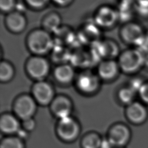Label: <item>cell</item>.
Segmentation results:
<instances>
[{"label":"cell","instance_id":"obj_1","mask_svg":"<svg viewBox=\"0 0 148 148\" xmlns=\"http://www.w3.org/2000/svg\"><path fill=\"white\" fill-rule=\"evenodd\" d=\"M26 44L28 50L34 55L43 56L53 50L55 42L51 34L43 28H38L28 34Z\"/></svg>","mask_w":148,"mask_h":148},{"label":"cell","instance_id":"obj_2","mask_svg":"<svg viewBox=\"0 0 148 148\" xmlns=\"http://www.w3.org/2000/svg\"><path fill=\"white\" fill-rule=\"evenodd\" d=\"M144 54L136 47L120 53L117 62L120 71L127 75H136L143 69Z\"/></svg>","mask_w":148,"mask_h":148},{"label":"cell","instance_id":"obj_3","mask_svg":"<svg viewBox=\"0 0 148 148\" xmlns=\"http://www.w3.org/2000/svg\"><path fill=\"white\" fill-rule=\"evenodd\" d=\"M25 68L27 75L37 82L45 80L48 76L50 66L43 56L33 55L27 60Z\"/></svg>","mask_w":148,"mask_h":148},{"label":"cell","instance_id":"obj_4","mask_svg":"<svg viewBox=\"0 0 148 148\" xmlns=\"http://www.w3.org/2000/svg\"><path fill=\"white\" fill-rule=\"evenodd\" d=\"M146 29L139 23L133 21L126 22L120 30V36L123 41L136 46L144 38Z\"/></svg>","mask_w":148,"mask_h":148},{"label":"cell","instance_id":"obj_5","mask_svg":"<svg viewBox=\"0 0 148 148\" xmlns=\"http://www.w3.org/2000/svg\"><path fill=\"white\" fill-rule=\"evenodd\" d=\"M13 110L17 116L22 120L32 118L36 110V102L32 96L21 95L14 101Z\"/></svg>","mask_w":148,"mask_h":148},{"label":"cell","instance_id":"obj_6","mask_svg":"<svg viewBox=\"0 0 148 148\" xmlns=\"http://www.w3.org/2000/svg\"><path fill=\"white\" fill-rule=\"evenodd\" d=\"M32 94L35 101L42 105L50 104L54 98L53 87L45 80L37 81L34 84Z\"/></svg>","mask_w":148,"mask_h":148},{"label":"cell","instance_id":"obj_7","mask_svg":"<svg viewBox=\"0 0 148 148\" xmlns=\"http://www.w3.org/2000/svg\"><path fill=\"white\" fill-rule=\"evenodd\" d=\"M57 132L59 137L65 141L75 140L80 132L77 122L71 116L60 119L57 127Z\"/></svg>","mask_w":148,"mask_h":148},{"label":"cell","instance_id":"obj_8","mask_svg":"<svg viewBox=\"0 0 148 148\" xmlns=\"http://www.w3.org/2000/svg\"><path fill=\"white\" fill-rule=\"evenodd\" d=\"M119 17L117 10L109 6H102L95 13L94 21L97 27L109 28L116 24Z\"/></svg>","mask_w":148,"mask_h":148},{"label":"cell","instance_id":"obj_9","mask_svg":"<svg viewBox=\"0 0 148 148\" xmlns=\"http://www.w3.org/2000/svg\"><path fill=\"white\" fill-rule=\"evenodd\" d=\"M100 78L90 71L81 73L76 78V85L78 90L84 94H93L99 87Z\"/></svg>","mask_w":148,"mask_h":148},{"label":"cell","instance_id":"obj_10","mask_svg":"<svg viewBox=\"0 0 148 148\" xmlns=\"http://www.w3.org/2000/svg\"><path fill=\"white\" fill-rule=\"evenodd\" d=\"M93 51L98 57L103 60H114L120 54L118 44L113 40L105 39L99 41L93 46Z\"/></svg>","mask_w":148,"mask_h":148},{"label":"cell","instance_id":"obj_11","mask_svg":"<svg viewBox=\"0 0 148 148\" xmlns=\"http://www.w3.org/2000/svg\"><path fill=\"white\" fill-rule=\"evenodd\" d=\"M131 138V131L128 127L123 124H117L111 127L108 139L113 147H120L126 145Z\"/></svg>","mask_w":148,"mask_h":148},{"label":"cell","instance_id":"obj_12","mask_svg":"<svg viewBox=\"0 0 148 148\" xmlns=\"http://www.w3.org/2000/svg\"><path fill=\"white\" fill-rule=\"evenodd\" d=\"M126 116L132 123L140 124L146 120L148 117V111L143 103L134 101L127 105Z\"/></svg>","mask_w":148,"mask_h":148},{"label":"cell","instance_id":"obj_13","mask_svg":"<svg viewBox=\"0 0 148 148\" xmlns=\"http://www.w3.org/2000/svg\"><path fill=\"white\" fill-rule=\"evenodd\" d=\"M120 69L117 61L114 60H103L97 68L98 76L103 80H112L117 77Z\"/></svg>","mask_w":148,"mask_h":148},{"label":"cell","instance_id":"obj_14","mask_svg":"<svg viewBox=\"0 0 148 148\" xmlns=\"http://www.w3.org/2000/svg\"><path fill=\"white\" fill-rule=\"evenodd\" d=\"M5 23L7 28L14 34H18L23 31L27 26V19L23 13L14 10L6 15Z\"/></svg>","mask_w":148,"mask_h":148},{"label":"cell","instance_id":"obj_15","mask_svg":"<svg viewBox=\"0 0 148 148\" xmlns=\"http://www.w3.org/2000/svg\"><path fill=\"white\" fill-rule=\"evenodd\" d=\"M72 102L65 95H58L50 103V109L54 115L60 119L70 116L72 110Z\"/></svg>","mask_w":148,"mask_h":148},{"label":"cell","instance_id":"obj_16","mask_svg":"<svg viewBox=\"0 0 148 148\" xmlns=\"http://www.w3.org/2000/svg\"><path fill=\"white\" fill-rule=\"evenodd\" d=\"M55 79L60 83L66 84L72 82L75 77V70L73 66L68 64H62L57 65L54 71Z\"/></svg>","mask_w":148,"mask_h":148},{"label":"cell","instance_id":"obj_17","mask_svg":"<svg viewBox=\"0 0 148 148\" xmlns=\"http://www.w3.org/2000/svg\"><path fill=\"white\" fill-rule=\"evenodd\" d=\"M0 128L4 134L12 135L17 134L21 127L16 117L10 114H4L1 117Z\"/></svg>","mask_w":148,"mask_h":148},{"label":"cell","instance_id":"obj_18","mask_svg":"<svg viewBox=\"0 0 148 148\" xmlns=\"http://www.w3.org/2000/svg\"><path fill=\"white\" fill-rule=\"evenodd\" d=\"M61 24L60 15L56 12H50L43 17L42 21V28L50 34L55 33L61 27Z\"/></svg>","mask_w":148,"mask_h":148},{"label":"cell","instance_id":"obj_19","mask_svg":"<svg viewBox=\"0 0 148 148\" xmlns=\"http://www.w3.org/2000/svg\"><path fill=\"white\" fill-rule=\"evenodd\" d=\"M99 31L98 29L94 26L87 25L81 31L80 37L83 39L84 42H91L93 45L99 42Z\"/></svg>","mask_w":148,"mask_h":148},{"label":"cell","instance_id":"obj_20","mask_svg":"<svg viewBox=\"0 0 148 148\" xmlns=\"http://www.w3.org/2000/svg\"><path fill=\"white\" fill-rule=\"evenodd\" d=\"M53 61L60 63V64H65L67 60H70L72 54L62 45H54L53 50Z\"/></svg>","mask_w":148,"mask_h":148},{"label":"cell","instance_id":"obj_21","mask_svg":"<svg viewBox=\"0 0 148 148\" xmlns=\"http://www.w3.org/2000/svg\"><path fill=\"white\" fill-rule=\"evenodd\" d=\"M55 39L57 41V45L64 46V44L72 42L74 39V34L68 27H61L55 33Z\"/></svg>","mask_w":148,"mask_h":148},{"label":"cell","instance_id":"obj_22","mask_svg":"<svg viewBox=\"0 0 148 148\" xmlns=\"http://www.w3.org/2000/svg\"><path fill=\"white\" fill-rule=\"evenodd\" d=\"M14 75V69L9 62L2 60L0 63V80L6 83L10 81Z\"/></svg>","mask_w":148,"mask_h":148},{"label":"cell","instance_id":"obj_23","mask_svg":"<svg viewBox=\"0 0 148 148\" xmlns=\"http://www.w3.org/2000/svg\"><path fill=\"white\" fill-rule=\"evenodd\" d=\"M102 140L97 134L90 133L83 138L82 146L83 148H100Z\"/></svg>","mask_w":148,"mask_h":148},{"label":"cell","instance_id":"obj_24","mask_svg":"<svg viewBox=\"0 0 148 148\" xmlns=\"http://www.w3.org/2000/svg\"><path fill=\"white\" fill-rule=\"evenodd\" d=\"M136 92L129 86L120 89L118 92V97L120 102L127 105L134 102Z\"/></svg>","mask_w":148,"mask_h":148},{"label":"cell","instance_id":"obj_25","mask_svg":"<svg viewBox=\"0 0 148 148\" xmlns=\"http://www.w3.org/2000/svg\"><path fill=\"white\" fill-rule=\"evenodd\" d=\"M1 148H24L23 140L17 136H9L3 139Z\"/></svg>","mask_w":148,"mask_h":148},{"label":"cell","instance_id":"obj_26","mask_svg":"<svg viewBox=\"0 0 148 148\" xmlns=\"http://www.w3.org/2000/svg\"><path fill=\"white\" fill-rule=\"evenodd\" d=\"M146 81V80L140 76H135L131 80L128 86L138 93Z\"/></svg>","mask_w":148,"mask_h":148},{"label":"cell","instance_id":"obj_27","mask_svg":"<svg viewBox=\"0 0 148 148\" xmlns=\"http://www.w3.org/2000/svg\"><path fill=\"white\" fill-rule=\"evenodd\" d=\"M16 0H0V9L4 13H10L16 7Z\"/></svg>","mask_w":148,"mask_h":148},{"label":"cell","instance_id":"obj_28","mask_svg":"<svg viewBox=\"0 0 148 148\" xmlns=\"http://www.w3.org/2000/svg\"><path fill=\"white\" fill-rule=\"evenodd\" d=\"M51 0H24L26 4L31 8L35 10L45 8Z\"/></svg>","mask_w":148,"mask_h":148},{"label":"cell","instance_id":"obj_29","mask_svg":"<svg viewBox=\"0 0 148 148\" xmlns=\"http://www.w3.org/2000/svg\"><path fill=\"white\" fill-rule=\"evenodd\" d=\"M138 94L142 103L148 105V80H146Z\"/></svg>","mask_w":148,"mask_h":148},{"label":"cell","instance_id":"obj_30","mask_svg":"<svg viewBox=\"0 0 148 148\" xmlns=\"http://www.w3.org/2000/svg\"><path fill=\"white\" fill-rule=\"evenodd\" d=\"M22 128L27 132L32 131L35 127V121L32 118L23 120Z\"/></svg>","mask_w":148,"mask_h":148},{"label":"cell","instance_id":"obj_31","mask_svg":"<svg viewBox=\"0 0 148 148\" xmlns=\"http://www.w3.org/2000/svg\"><path fill=\"white\" fill-rule=\"evenodd\" d=\"M52 2H53L56 5L62 6V7H65L69 5L73 1V0H51Z\"/></svg>","mask_w":148,"mask_h":148},{"label":"cell","instance_id":"obj_32","mask_svg":"<svg viewBox=\"0 0 148 148\" xmlns=\"http://www.w3.org/2000/svg\"><path fill=\"white\" fill-rule=\"evenodd\" d=\"M17 137L20 138L21 139H24L28 136V132L24 130L23 128H21L18 132H17Z\"/></svg>","mask_w":148,"mask_h":148},{"label":"cell","instance_id":"obj_33","mask_svg":"<svg viewBox=\"0 0 148 148\" xmlns=\"http://www.w3.org/2000/svg\"><path fill=\"white\" fill-rule=\"evenodd\" d=\"M100 148H113V146L111 144V143L109 142V140L107 139H103L102 140Z\"/></svg>","mask_w":148,"mask_h":148},{"label":"cell","instance_id":"obj_34","mask_svg":"<svg viewBox=\"0 0 148 148\" xmlns=\"http://www.w3.org/2000/svg\"><path fill=\"white\" fill-rule=\"evenodd\" d=\"M136 6L142 7H148V0H135Z\"/></svg>","mask_w":148,"mask_h":148},{"label":"cell","instance_id":"obj_35","mask_svg":"<svg viewBox=\"0 0 148 148\" xmlns=\"http://www.w3.org/2000/svg\"><path fill=\"white\" fill-rule=\"evenodd\" d=\"M143 69L148 71V53L144 54L143 60Z\"/></svg>","mask_w":148,"mask_h":148},{"label":"cell","instance_id":"obj_36","mask_svg":"<svg viewBox=\"0 0 148 148\" xmlns=\"http://www.w3.org/2000/svg\"><path fill=\"white\" fill-rule=\"evenodd\" d=\"M145 37H146V39H147V40L148 41V29L146 30V32H145Z\"/></svg>","mask_w":148,"mask_h":148},{"label":"cell","instance_id":"obj_37","mask_svg":"<svg viewBox=\"0 0 148 148\" xmlns=\"http://www.w3.org/2000/svg\"><path fill=\"white\" fill-rule=\"evenodd\" d=\"M113 148H118V147H113Z\"/></svg>","mask_w":148,"mask_h":148}]
</instances>
